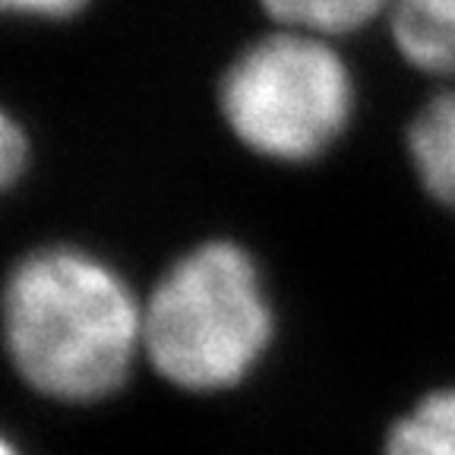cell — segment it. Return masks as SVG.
<instances>
[{
	"label": "cell",
	"instance_id": "cell-10",
	"mask_svg": "<svg viewBox=\"0 0 455 455\" xmlns=\"http://www.w3.org/2000/svg\"><path fill=\"white\" fill-rule=\"evenodd\" d=\"M4 455H16V452H13V446H4Z\"/></svg>",
	"mask_w": 455,
	"mask_h": 455
},
{
	"label": "cell",
	"instance_id": "cell-3",
	"mask_svg": "<svg viewBox=\"0 0 455 455\" xmlns=\"http://www.w3.org/2000/svg\"><path fill=\"white\" fill-rule=\"evenodd\" d=\"M219 108L250 152L310 162L345 133L355 111L348 64L329 38L278 28L225 70Z\"/></svg>",
	"mask_w": 455,
	"mask_h": 455
},
{
	"label": "cell",
	"instance_id": "cell-9",
	"mask_svg": "<svg viewBox=\"0 0 455 455\" xmlns=\"http://www.w3.org/2000/svg\"><path fill=\"white\" fill-rule=\"evenodd\" d=\"M4 10L16 16H32V20H67L79 13L89 0H0Z\"/></svg>",
	"mask_w": 455,
	"mask_h": 455
},
{
	"label": "cell",
	"instance_id": "cell-7",
	"mask_svg": "<svg viewBox=\"0 0 455 455\" xmlns=\"http://www.w3.org/2000/svg\"><path fill=\"white\" fill-rule=\"evenodd\" d=\"M386 455H455V389L430 392L395 420Z\"/></svg>",
	"mask_w": 455,
	"mask_h": 455
},
{
	"label": "cell",
	"instance_id": "cell-1",
	"mask_svg": "<svg viewBox=\"0 0 455 455\" xmlns=\"http://www.w3.org/2000/svg\"><path fill=\"white\" fill-rule=\"evenodd\" d=\"M4 339L16 373L57 402H99L142 351V304L117 272L76 247L22 256L4 291Z\"/></svg>",
	"mask_w": 455,
	"mask_h": 455
},
{
	"label": "cell",
	"instance_id": "cell-4",
	"mask_svg": "<svg viewBox=\"0 0 455 455\" xmlns=\"http://www.w3.org/2000/svg\"><path fill=\"white\" fill-rule=\"evenodd\" d=\"M392 38L408 64L455 76V0H392Z\"/></svg>",
	"mask_w": 455,
	"mask_h": 455
},
{
	"label": "cell",
	"instance_id": "cell-6",
	"mask_svg": "<svg viewBox=\"0 0 455 455\" xmlns=\"http://www.w3.org/2000/svg\"><path fill=\"white\" fill-rule=\"evenodd\" d=\"M272 22L310 36H345L389 13L392 0H259Z\"/></svg>",
	"mask_w": 455,
	"mask_h": 455
},
{
	"label": "cell",
	"instance_id": "cell-2",
	"mask_svg": "<svg viewBox=\"0 0 455 455\" xmlns=\"http://www.w3.org/2000/svg\"><path fill=\"white\" fill-rule=\"evenodd\" d=\"M272 326L253 256L206 241L174 259L142 304V355L180 389H231L266 355Z\"/></svg>",
	"mask_w": 455,
	"mask_h": 455
},
{
	"label": "cell",
	"instance_id": "cell-8",
	"mask_svg": "<svg viewBox=\"0 0 455 455\" xmlns=\"http://www.w3.org/2000/svg\"><path fill=\"white\" fill-rule=\"evenodd\" d=\"M26 162H28L26 133H22L13 117H4V124H0V171H4V180L13 184L22 174V168H26Z\"/></svg>",
	"mask_w": 455,
	"mask_h": 455
},
{
	"label": "cell",
	"instance_id": "cell-5",
	"mask_svg": "<svg viewBox=\"0 0 455 455\" xmlns=\"http://www.w3.org/2000/svg\"><path fill=\"white\" fill-rule=\"evenodd\" d=\"M408 156L424 190L455 212V89L418 111L408 127Z\"/></svg>",
	"mask_w": 455,
	"mask_h": 455
}]
</instances>
